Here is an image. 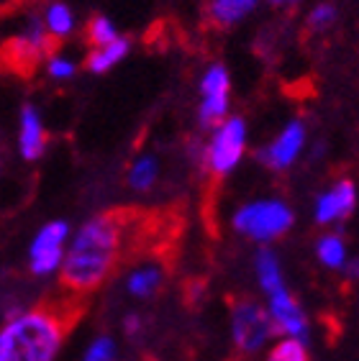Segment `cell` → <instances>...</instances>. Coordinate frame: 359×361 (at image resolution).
<instances>
[{"mask_svg":"<svg viewBox=\"0 0 359 361\" xmlns=\"http://www.w3.org/2000/svg\"><path fill=\"white\" fill-rule=\"evenodd\" d=\"M359 202V192L354 180L339 177L326 190L316 195L313 200V223L321 228H336L354 216Z\"/></svg>","mask_w":359,"mask_h":361,"instance_id":"8","label":"cell"},{"mask_svg":"<svg viewBox=\"0 0 359 361\" xmlns=\"http://www.w3.org/2000/svg\"><path fill=\"white\" fill-rule=\"evenodd\" d=\"M72 72H75V67L69 62H64V59H52V64H49V75L52 77H72Z\"/></svg>","mask_w":359,"mask_h":361,"instance_id":"24","label":"cell"},{"mask_svg":"<svg viewBox=\"0 0 359 361\" xmlns=\"http://www.w3.org/2000/svg\"><path fill=\"white\" fill-rule=\"evenodd\" d=\"M157 177H159V161L154 157H141L131 167V172H129V185L134 190H139V192H144V190H149L157 182Z\"/></svg>","mask_w":359,"mask_h":361,"instance_id":"20","label":"cell"},{"mask_svg":"<svg viewBox=\"0 0 359 361\" xmlns=\"http://www.w3.org/2000/svg\"><path fill=\"white\" fill-rule=\"evenodd\" d=\"M226 116H231V75L226 64H208L201 77V105H198V121L203 128H213Z\"/></svg>","mask_w":359,"mask_h":361,"instance_id":"7","label":"cell"},{"mask_svg":"<svg viewBox=\"0 0 359 361\" xmlns=\"http://www.w3.org/2000/svg\"><path fill=\"white\" fill-rule=\"evenodd\" d=\"M113 39H118L116 28H113V23L105 18V16H95L93 21L85 26V42L90 44V47H105V44H111Z\"/></svg>","mask_w":359,"mask_h":361,"instance_id":"21","label":"cell"},{"mask_svg":"<svg viewBox=\"0 0 359 361\" xmlns=\"http://www.w3.org/2000/svg\"><path fill=\"white\" fill-rule=\"evenodd\" d=\"M116 359V346H113L111 338H98L93 346H90L88 356H85V361H113Z\"/></svg>","mask_w":359,"mask_h":361,"instance_id":"23","label":"cell"},{"mask_svg":"<svg viewBox=\"0 0 359 361\" xmlns=\"http://www.w3.org/2000/svg\"><path fill=\"white\" fill-rule=\"evenodd\" d=\"M313 251H316L318 264L329 271H339V274H341L344 264L349 262V257H352L344 233H339V231H334V228H324V233L313 243Z\"/></svg>","mask_w":359,"mask_h":361,"instance_id":"12","label":"cell"},{"mask_svg":"<svg viewBox=\"0 0 359 361\" xmlns=\"http://www.w3.org/2000/svg\"><path fill=\"white\" fill-rule=\"evenodd\" d=\"M83 315L80 295L44 300L0 331V361H54L62 341Z\"/></svg>","mask_w":359,"mask_h":361,"instance_id":"2","label":"cell"},{"mask_svg":"<svg viewBox=\"0 0 359 361\" xmlns=\"http://www.w3.org/2000/svg\"><path fill=\"white\" fill-rule=\"evenodd\" d=\"M44 146H47V139H44V128L42 121H39V113L36 108L26 105L21 111V154L26 161H36L42 159Z\"/></svg>","mask_w":359,"mask_h":361,"instance_id":"15","label":"cell"},{"mask_svg":"<svg viewBox=\"0 0 359 361\" xmlns=\"http://www.w3.org/2000/svg\"><path fill=\"white\" fill-rule=\"evenodd\" d=\"M308 123L303 118H290L285 126H280V131L272 136L264 146H259L254 152V159L262 164L264 169L275 174H283L293 169L300 161V157L308 154Z\"/></svg>","mask_w":359,"mask_h":361,"instance_id":"5","label":"cell"},{"mask_svg":"<svg viewBox=\"0 0 359 361\" xmlns=\"http://www.w3.org/2000/svg\"><path fill=\"white\" fill-rule=\"evenodd\" d=\"M264 298H267L264 310H267L269 323H272L277 336L308 341V336H311V320H308L305 307L298 302V298L290 292V287L285 285L280 290L264 295Z\"/></svg>","mask_w":359,"mask_h":361,"instance_id":"9","label":"cell"},{"mask_svg":"<svg viewBox=\"0 0 359 361\" xmlns=\"http://www.w3.org/2000/svg\"><path fill=\"white\" fill-rule=\"evenodd\" d=\"M129 54V39H124V36H118V39H113L111 44H105V47H98L90 51L88 56V67L93 72H108L111 67H116L124 56Z\"/></svg>","mask_w":359,"mask_h":361,"instance_id":"16","label":"cell"},{"mask_svg":"<svg viewBox=\"0 0 359 361\" xmlns=\"http://www.w3.org/2000/svg\"><path fill=\"white\" fill-rule=\"evenodd\" d=\"M264 361H311L308 341L290 338V336H277V338L269 343L267 359Z\"/></svg>","mask_w":359,"mask_h":361,"instance_id":"17","label":"cell"},{"mask_svg":"<svg viewBox=\"0 0 359 361\" xmlns=\"http://www.w3.org/2000/svg\"><path fill=\"white\" fill-rule=\"evenodd\" d=\"M249 149V126L242 116H226L211 128V139L203 146L201 161L216 180H223L244 161Z\"/></svg>","mask_w":359,"mask_h":361,"instance_id":"4","label":"cell"},{"mask_svg":"<svg viewBox=\"0 0 359 361\" xmlns=\"http://www.w3.org/2000/svg\"><path fill=\"white\" fill-rule=\"evenodd\" d=\"M272 6H295V3H300V0H269Z\"/></svg>","mask_w":359,"mask_h":361,"instance_id":"27","label":"cell"},{"mask_svg":"<svg viewBox=\"0 0 359 361\" xmlns=\"http://www.w3.org/2000/svg\"><path fill=\"white\" fill-rule=\"evenodd\" d=\"M47 23L54 36L69 34V28H72V11H69L67 6H62V3H54V6L47 11Z\"/></svg>","mask_w":359,"mask_h":361,"instance_id":"22","label":"cell"},{"mask_svg":"<svg viewBox=\"0 0 359 361\" xmlns=\"http://www.w3.org/2000/svg\"><path fill=\"white\" fill-rule=\"evenodd\" d=\"M131 210H108L85 223L64 259L59 285L69 295L80 298L85 292L98 290L121 264L131 243Z\"/></svg>","mask_w":359,"mask_h":361,"instance_id":"1","label":"cell"},{"mask_svg":"<svg viewBox=\"0 0 359 361\" xmlns=\"http://www.w3.org/2000/svg\"><path fill=\"white\" fill-rule=\"evenodd\" d=\"M139 328H141V318L139 315H129L126 318V334H136Z\"/></svg>","mask_w":359,"mask_h":361,"instance_id":"26","label":"cell"},{"mask_svg":"<svg viewBox=\"0 0 359 361\" xmlns=\"http://www.w3.org/2000/svg\"><path fill=\"white\" fill-rule=\"evenodd\" d=\"M295 226V210L283 197H254L234 210L231 228L242 238L259 246L280 241Z\"/></svg>","mask_w":359,"mask_h":361,"instance_id":"3","label":"cell"},{"mask_svg":"<svg viewBox=\"0 0 359 361\" xmlns=\"http://www.w3.org/2000/svg\"><path fill=\"white\" fill-rule=\"evenodd\" d=\"M277 338L264 305L257 300H239L231 307V341L247 356H254Z\"/></svg>","mask_w":359,"mask_h":361,"instance_id":"6","label":"cell"},{"mask_svg":"<svg viewBox=\"0 0 359 361\" xmlns=\"http://www.w3.org/2000/svg\"><path fill=\"white\" fill-rule=\"evenodd\" d=\"M336 21H339V8L331 0H321V3L308 8V13H305V28L311 34H326V31H331L336 26Z\"/></svg>","mask_w":359,"mask_h":361,"instance_id":"19","label":"cell"},{"mask_svg":"<svg viewBox=\"0 0 359 361\" xmlns=\"http://www.w3.org/2000/svg\"><path fill=\"white\" fill-rule=\"evenodd\" d=\"M162 267L157 264H146V267H139L136 271H131V277H129V292H131L134 298H152L157 295V290L162 287Z\"/></svg>","mask_w":359,"mask_h":361,"instance_id":"18","label":"cell"},{"mask_svg":"<svg viewBox=\"0 0 359 361\" xmlns=\"http://www.w3.org/2000/svg\"><path fill=\"white\" fill-rule=\"evenodd\" d=\"M341 274H344L349 282H359V254H352V257H349V262L344 264Z\"/></svg>","mask_w":359,"mask_h":361,"instance_id":"25","label":"cell"},{"mask_svg":"<svg viewBox=\"0 0 359 361\" xmlns=\"http://www.w3.org/2000/svg\"><path fill=\"white\" fill-rule=\"evenodd\" d=\"M262 0H208L206 16L208 21L218 28L239 26L254 13Z\"/></svg>","mask_w":359,"mask_h":361,"instance_id":"13","label":"cell"},{"mask_svg":"<svg viewBox=\"0 0 359 361\" xmlns=\"http://www.w3.org/2000/svg\"><path fill=\"white\" fill-rule=\"evenodd\" d=\"M69 226L64 221H57L39 233L31 243V271L34 274H49L62 262V241L67 236Z\"/></svg>","mask_w":359,"mask_h":361,"instance_id":"10","label":"cell"},{"mask_svg":"<svg viewBox=\"0 0 359 361\" xmlns=\"http://www.w3.org/2000/svg\"><path fill=\"white\" fill-rule=\"evenodd\" d=\"M254 279L257 287L262 295L285 287V271L283 262H280V254H277L272 246H259L254 254Z\"/></svg>","mask_w":359,"mask_h":361,"instance_id":"14","label":"cell"},{"mask_svg":"<svg viewBox=\"0 0 359 361\" xmlns=\"http://www.w3.org/2000/svg\"><path fill=\"white\" fill-rule=\"evenodd\" d=\"M47 54L42 49V44H36L31 36H16V39H8L3 47H0V62L6 64V70L16 72L21 77H31L36 70L39 59Z\"/></svg>","mask_w":359,"mask_h":361,"instance_id":"11","label":"cell"}]
</instances>
